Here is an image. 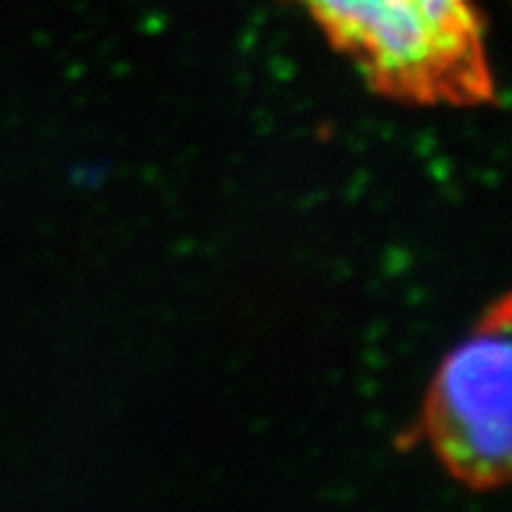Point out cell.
<instances>
[{
    "label": "cell",
    "instance_id": "cell-1",
    "mask_svg": "<svg viewBox=\"0 0 512 512\" xmlns=\"http://www.w3.org/2000/svg\"><path fill=\"white\" fill-rule=\"evenodd\" d=\"M382 95L418 105L494 100L476 0H301Z\"/></svg>",
    "mask_w": 512,
    "mask_h": 512
},
{
    "label": "cell",
    "instance_id": "cell-2",
    "mask_svg": "<svg viewBox=\"0 0 512 512\" xmlns=\"http://www.w3.org/2000/svg\"><path fill=\"white\" fill-rule=\"evenodd\" d=\"M510 304L494 306L452 351L429 390L424 432L452 476L476 489L502 486L512 450Z\"/></svg>",
    "mask_w": 512,
    "mask_h": 512
}]
</instances>
